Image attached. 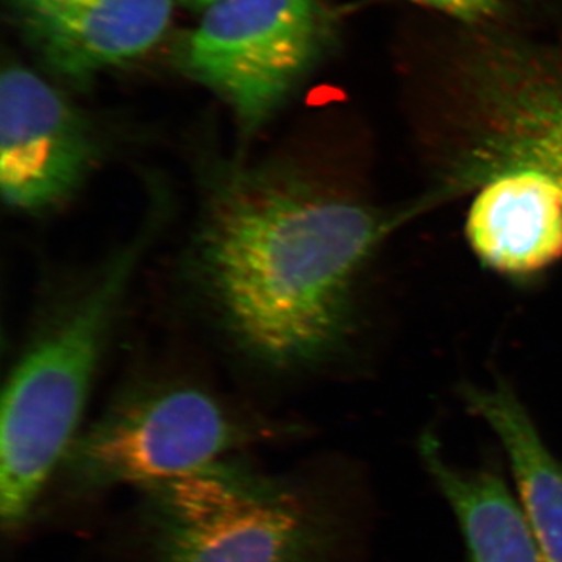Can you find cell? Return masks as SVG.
Wrapping results in <instances>:
<instances>
[{
    "instance_id": "6da1fadb",
    "label": "cell",
    "mask_w": 562,
    "mask_h": 562,
    "mask_svg": "<svg viewBox=\"0 0 562 562\" xmlns=\"http://www.w3.org/2000/svg\"><path fill=\"white\" fill-rule=\"evenodd\" d=\"M392 225L288 162L232 166L214 177L195 268L239 350L268 371H308L349 338L358 279Z\"/></svg>"
},
{
    "instance_id": "7a4b0ae2",
    "label": "cell",
    "mask_w": 562,
    "mask_h": 562,
    "mask_svg": "<svg viewBox=\"0 0 562 562\" xmlns=\"http://www.w3.org/2000/svg\"><path fill=\"white\" fill-rule=\"evenodd\" d=\"M344 535L314 473L233 454L136 491L125 538L135 562H330Z\"/></svg>"
},
{
    "instance_id": "3957f363",
    "label": "cell",
    "mask_w": 562,
    "mask_h": 562,
    "mask_svg": "<svg viewBox=\"0 0 562 562\" xmlns=\"http://www.w3.org/2000/svg\"><path fill=\"white\" fill-rule=\"evenodd\" d=\"M155 213L41 333L11 373L0 425V525L10 538H18L38 514L80 432L114 321L154 238Z\"/></svg>"
},
{
    "instance_id": "277c9868",
    "label": "cell",
    "mask_w": 562,
    "mask_h": 562,
    "mask_svg": "<svg viewBox=\"0 0 562 562\" xmlns=\"http://www.w3.org/2000/svg\"><path fill=\"white\" fill-rule=\"evenodd\" d=\"M299 432L297 425L244 409L203 384L136 382L77 435L46 497L52 492L58 503L87 505L120 487L138 491Z\"/></svg>"
},
{
    "instance_id": "5b68a950",
    "label": "cell",
    "mask_w": 562,
    "mask_h": 562,
    "mask_svg": "<svg viewBox=\"0 0 562 562\" xmlns=\"http://www.w3.org/2000/svg\"><path fill=\"white\" fill-rule=\"evenodd\" d=\"M464 136L454 181L479 190L498 173L535 172L562 190V65L509 33L469 27L443 58Z\"/></svg>"
},
{
    "instance_id": "8992f818",
    "label": "cell",
    "mask_w": 562,
    "mask_h": 562,
    "mask_svg": "<svg viewBox=\"0 0 562 562\" xmlns=\"http://www.w3.org/2000/svg\"><path fill=\"white\" fill-rule=\"evenodd\" d=\"M330 40L322 0H221L188 38L183 65L251 133L301 87Z\"/></svg>"
},
{
    "instance_id": "52a82bcc",
    "label": "cell",
    "mask_w": 562,
    "mask_h": 562,
    "mask_svg": "<svg viewBox=\"0 0 562 562\" xmlns=\"http://www.w3.org/2000/svg\"><path fill=\"white\" fill-rule=\"evenodd\" d=\"M90 124L61 91L13 63L0 77V188L24 213L61 205L83 187L98 160Z\"/></svg>"
},
{
    "instance_id": "ba28073f",
    "label": "cell",
    "mask_w": 562,
    "mask_h": 562,
    "mask_svg": "<svg viewBox=\"0 0 562 562\" xmlns=\"http://www.w3.org/2000/svg\"><path fill=\"white\" fill-rule=\"evenodd\" d=\"M41 61L88 83L154 49L171 24L173 0H13Z\"/></svg>"
},
{
    "instance_id": "9c48e42d",
    "label": "cell",
    "mask_w": 562,
    "mask_h": 562,
    "mask_svg": "<svg viewBox=\"0 0 562 562\" xmlns=\"http://www.w3.org/2000/svg\"><path fill=\"white\" fill-rule=\"evenodd\" d=\"M465 238L491 271L530 277L562 260V190L535 172H505L476 190Z\"/></svg>"
},
{
    "instance_id": "30bf717a",
    "label": "cell",
    "mask_w": 562,
    "mask_h": 562,
    "mask_svg": "<svg viewBox=\"0 0 562 562\" xmlns=\"http://www.w3.org/2000/svg\"><path fill=\"white\" fill-rule=\"evenodd\" d=\"M419 453L460 524L468 562H549L522 505L494 469L458 468L428 432L420 438Z\"/></svg>"
},
{
    "instance_id": "8fae6325",
    "label": "cell",
    "mask_w": 562,
    "mask_h": 562,
    "mask_svg": "<svg viewBox=\"0 0 562 562\" xmlns=\"http://www.w3.org/2000/svg\"><path fill=\"white\" fill-rule=\"evenodd\" d=\"M469 412L498 436L514 472L520 505L549 562H562V462L516 392L506 384L462 387Z\"/></svg>"
},
{
    "instance_id": "7c38bea8",
    "label": "cell",
    "mask_w": 562,
    "mask_h": 562,
    "mask_svg": "<svg viewBox=\"0 0 562 562\" xmlns=\"http://www.w3.org/2000/svg\"><path fill=\"white\" fill-rule=\"evenodd\" d=\"M409 2L447 14L468 27L487 25V22L501 13L503 5V0H409Z\"/></svg>"
},
{
    "instance_id": "4fadbf2b",
    "label": "cell",
    "mask_w": 562,
    "mask_h": 562,
    "mask_svg": "<svg viewBox=\"0 0 562 562\" xmlns=\"http://www.w3.org/2000/svg\"><path fill=\"white\" fill-rule=\"evenodd\" d=\"M179 2L184 3V5L195 7V9H209L213 3L221 2V0H179Z\"/></svg>"
},
{
    "instance_id": "5bb4252c",
    "label": "cell",
    "mask_w": 562,
    "mask_h": 562,
    "mask_svg": "<svg viewBox=\"0 0 562 562\" xmlns=\"http://www.w3.org/2000/svg\"><path fill=\"white\" fill-rule=\"evenodd\" d=\"M558 58H560V61H561V65H562V52H560V54H558Z\"/></svg>"
}]
</instances>
